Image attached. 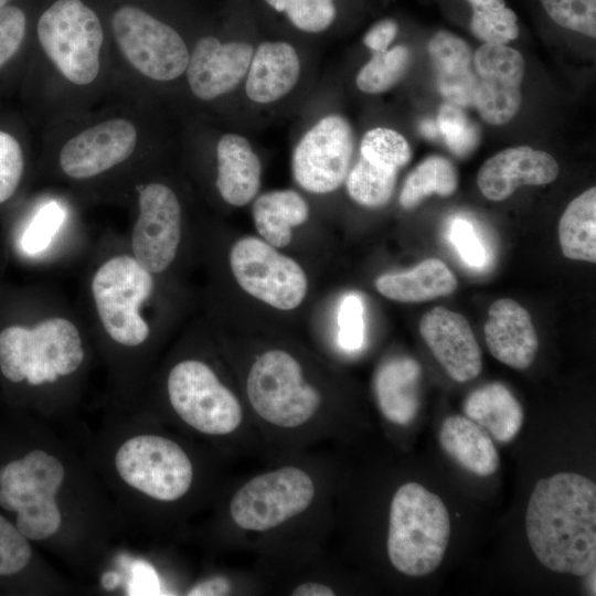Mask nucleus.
I'll list each match as a JSON object with an SVG mask.
<instances>
[{
    "mask_svg": "<svg viewBox=\"0 0 596 596\" xmlns=\"http://www.w3.org/2000/svg\"><path fill=\"white\" fill-rule=\"evenodd\" d=\"M419 333L453 380L465 383L480 374L481 349L462 315L435 307L422 316Z\"/></svg>",
    "mask_w": 596,
    "mask_h": 596,
    "instance_id": "a211bd4d",
    "label": "nucleus"
},
{
    "mask_svg": "<svg viewBox=\"0 0 596 596\" xmlns=\"http://www.w3.org/2000/svg\"><path fill=\"white\" fill-rule=\"evenodd\" d=\"M262 163L249 141L237 134H226L216 146V189L232 206L249 203L260 188Z\"/></svg>",
    "mask_w": 596,
    "mask_h": 596,
    "instance_id": "5701e85b",
    "label": "nucleus"
},
{
    "mask_svg": "<svg viewBox=\"0 0 596 596\" xmlns=\"http://www.w3.org/2000/svg\"><path fill=\"white\" fill-rule=\"evenodd\" d=\"M228 264L246 294L275 309H296L306 298L308 278L304 268L262 238L237 240L230 249Z\"/></svg>",
    "mask_w": 596,
    "mask_h": 596,
    "instance_id": "f8f14e48",
    "label": "nucleus"
},
{
    "mask_svg": "<svg viewBox=\"0 0 596 596\" xmlns=\"http://www.w3.org/2000/svg\"><path fill=\"white\" fill-rule=\"evenodd\" d=\"M162 283L132 256L124 235H104L88 252L82 280L78 310L91 338L116 354L147 350L161 324Z\"/></svg>",
    "mask_w": 596,
    "mask_h": 596,
    "instance_id": "f257e3e1",
    "label": "nucleus"
},
{
    "mask_svg": "<svg viewBox=\"0 0 596 596\" xmlns=\"http://www.w3.org/2000/svg\"><path fill=\"white\" fill-rule=\"evenodd\" d=\"M450 538V519L441 499L417 482L394 493L386 535L393 567L412 577L433 573L441 563Z\"/></svg>",
    "mask_w": 596,
    "mask_h": 596,
    "instance_id": "39448f33",
    "label": "nucleus"
},
{
    "mask_svg": "<svg viewBox=\"0 0 596 596\" xmlns=\"http://www.w3.org/2000/svg\"><path fill=\"white\" fill-rule=\"evenodd\" d=\"M353 147V131L344 117H322L294 150L291 170L296 182L315 194L336 191L345 181Z\"/></svg>",
    "mask_w": 596,
    "mask_h": 596,
    "instance_id": "4468645a",
    "label": "nucleus"
},
{
    "mask_svg": "<svg viewBox=\"0 0 596 596\" xmlns=\"http://www.w3.org/2000/svg\"><path fill=\"white\" fill-rule=\"evenodd\" d=\"M65 479L62 461L42 449L0 468V507L17 512L15 526L28 539L53 536L62 523L55 497Z\"/></svg>",
    "mask_w": 596,
    "mask_h": 596,
    "instance_id": "423d86ee",
    "label": "nucleus"
},
{
    "mask_svg": "<svg viewBox=\"0 0 596 596\" xmlns=\"http://www.w3.org/2000/svg\"><path fill=\"white\" fill-rule=\"evenodd\" d=\"M421 130L423 135L426 136L427 138H436L439 131L438 125L430 119L424 120L422 123Z\"/></svg>",
    "mask_w": 596,
    "mask_h": 596,
    "instance_id": "de8ad7c7",
    "label": "nucleus"
},
{
    "mask_svg": "<svg viewBox=\"0 0 596 596\" xmlns=\"http://www.w3.org/2000/svg\"><path fill=\"white\" fill-rule=\"evenodd\" d=\"M32 556L28 539L0 514V576L23 571Z\"/></svg>",
    "mask_w": 596,
    "mask_h": 596,
    "instance_id": "58836bf2",
    "label": "nucleus"
},
{
    "mask_svg": "<svg viewBox=\"0 0 596 596\" xmlns=\"http://www.w3.org/2000/svg\"><path fill=\"white\" fill-rule=\"evenodd\" d=\"M462 411L467 418L499 443L511 441L523 424V409L519 401L500 382H492L472 391L466 397Z\"/></svg>",
    "mask_w": 596,
    "mask_h": 596,
    "instance_id": "cd10ccee",
    "label": "nucleus"
},
{
    "mask_svg": "<svg viewBox=\"0 0 596 596\" xmlns=\"http://www.w3.org/2000/svg\"><path fill=\"white\" fill-rule=\"evenodd\" d=\"M299 75L300 60L291 44L264 42L252 56L246 74V95L257 104L274 103L296 86Z\"/></svg>",
    "mask_w": 596,
    "mask_h": 596,
    "instance_id": "4be33fe9",
    "label": "nucleus"
},
{
    "mask_svg": "<svg viewBox=\"0 0 596 596\" xmlns=\"http://www.w3.org/2000/svg\"><path fill=\"white\" fill-rule=\"evenodd\" d=\"M397 171L360 156L345 178L347 191L350 198L360 205L383 206L393 195Z\"/></svg>",
    "mask_w": 596,
    "mask_h": 596,
    "instance_id": "2f4dec72",
    "label": "nucleus"
},
{
    "mask_svg": "<svg viewBox=\"0 0 596 596\" xmlns=\"http://www.w3.org/2000/svg\"><path fill=\"white\" fill-rule=\"evenodd\" d=\"M457 187L458 173L455 166L444 157L430 156L407 175L398 201L403 209L411 210L432 194L451 195Z\"/></svg>",
    "mask_w": 596,
    "mask_h": 596,
    "instance_id": "7c9ffc66",
    "label": "nucleus"
},
{
    "mask_svg": "<svg viewBox=\"0 0 596 596\" xmlns=\"http://www.w3.org/2000/svg\"><path fill=\"white\" fill-rule=\"evenodd\" d=\"M89 339L79 310L47 289L29 321L0 330V372L13 384L55 386L84 368Z\"/></svg>",
    "mask_w": 596,
    "mask_h": 596,
    "instance_id": "f03ea898",
    "label": "nucleus"
},
{
    "mask_svg": "<svg viewBox=\"0 0 596 596\" xmlns=\"http://www.w3.org/2000/svg\"><path fill=\"white\" fill-rule=\"evenodd\" d=\"M422 369L409 356L391 358L376 369L373 390L379 409L390 422L409 424L419 409V382Z\"/></svg>",
    "mask_w": 596,
    "mask_h": 596,
    "instance_id": "b1692460",
    "label": "nucleus"
},
{
    "mask_svg": "<svg viewBox=\"0 0 596 596\" xmlns=\"http://www.w3.org/2000/svg\"><path fill=\"white\" fill-rule=\"evenodd\" d=\"M441 95L457 106H472L477 75L469 45L448 31H438L428 43Z\"/></svg>",
    "mask_w": 596,
    "mask_h": 596,
    "instance_id": "393cba45",
    "label": "nucleus"
},
{
    "mask_svg": "<svg viewBox=\"0 0 596 596\" xmlns=\"http://www.w3.org/2000/svg\"><path fill=\"white\" fill-rule=\"evenodd\" d=\"M24 159L18 140L0 130V204L13 196L23 177Z\"/></svg>",
    "mask_w": 596,
    "mask_h": 596,
    "instance_id": "ea45409f",
    "label": "nucleus"
},
{
    "mask_svg": "<svg viewBox=\"0 0 596 596\" xmlns=\"http://www.w3.org/2000/svg\"><path fill=\"white\" fill-rule=\"evenodd\" d=\"M557 174L558 164L550 153L519 146L489 158L478 171L477 185L485 198L498 202L521 185L549 184Z\"/></svg>",
    "mask_w": 596,
    "mask_h": 596,
    "instance_id": "aec40b11",
    "label": "nucleus"
},
{
    "mask_svg": "<svg viewBox=\"0 0 596 596\" xmlns=\"http://www.w3.org/2000/svg\"><path fill=\"white\" fill-rule=\"evenodd\" d=\"M111 24L121 53L142 75L167 82L185 72L189 51L170 25L130 6L118 9Z\"/></svg>",
    "mask_w": 596,
    "mask_h": 596,
    "instance_id": "ddd939ff",
    "label": "nucleus"
},
{
    "mask_svg": "<svg viewBox=\"0 0 596 596\" xmlns=\"http://www.w3.org/2000/svg\"><path fill=\"white\" fill-rule=\"evenodd\" d=\"M409 62L411 53L404 45L373 52L370 61L362 66L356 75V86L368 94L383 93L400 82L406 73Z\"/></svg>",
    "mask_w": 596,
    "mask_h": 596,
    "instance_id": "72a5a7b5",
    "label": "nucleus"
},
{
    "mask_svg": "<svg viewBox=\"0 0 596 596\" xmlns=\"http://www.w3.org/2000/svg\"><path fill=\"white\" fill-rule=\"evenodd\" d=\"M398 31L397 23L384 19L375 23L364 35L363 43L373 52L386 51Z\"/></svg>",
    "mask_w": 596,
    "mask_h": 596,
    "instance_id": "c03bdc74",
    "label": "nucleus"
},
{
    "mask_svg": "<svg viewBox=\"0 0 596 596\" xmlns=\"http://www.w3.org/2000/svg\"><path fill=\"white\" fill-rule=\"evenodd\" d=\"M290 595L292 596H332L336 595L334 589L327 583L310 581L296 585Z\"/></svg>",
    "mask_w": 596,
    "mask_h": 596,
    "instance_id": "49530a36",
    "label": "nucleus"
},
{
    "mask_svg": "<svg viewBox=\"0 0 596 596\" xmlns=\"http://www.w3.org/2000/svg\"><path fill=\"white\" fill-rule=\"evenodd\" d=\"M562 253L574 260L596 262V189L581 193L567 205L558 223Z\"/></svg>",
    "mask_w": 596,
    "mask_h": 596,
    "instance_id": "c756f323",
    "label": "nucleus"
},
{
    "mask_svg": "<svg viewBox=\"0 0 596 596\" xmlns=\"http://www.w3.org/2000/svg\"><path fill=\"white\" fill-rule=\"evenodd\" d=\"M164 391L172 411L195 432L225 437L244 425L241 401L205 360L174 362L166 375Z\"/></svg>",
    "mask_w": 596,
    "mask_h": 596,
    "instance_id": "6e6552de",
    "label": "nucleus"
},
{
    "mask_svg": "<svg viewBox=\"0 0 596 596\" xmlns=\"http://www.w3.org/2000/svg\"><path fill=\"white\" fill-rule=\"evenodd\" d=\"M248 404L267 427L300 433L318 424L324 397L306 376L300 361L284 349H269L252 362L245 379Z\"/></svg>",
    "mask_w": 596,
    "mask_h": 596,
    "instance_id": "20e7f679",
    "label": "nucleus"
},
{
    "mask_svg": "<svg viewBox=\"0 0 596 596\" xmlns=\"http://www.w3.org/2000/svg\"><path fill=\"white\" fill-rule=\"evenodd\" d=\"M8 1L10 0H0V8L4 7Z\"/></svg>",
    "mask_w": 596,
    "mask_h": 596,
    "instance_id": "09e8293b",
    "label": "nucleus"
},
{
    "mask_svg": "<svg viewBox=\"0 0 596 596\" xmlns=\"http://www.w3.org/2000/svg\"><path fill=\"white\" fill-rule=\"evenodd\" d=\"M477 75L473 105L490 125H504L521 106L525 64L517 50L505 44L483 43L472 56Z\"/></svg>",
    "mask_w": 596,
    "mask_h": 596,
    "instance_id": "2eb2a0df",
    "label": "nucleus"
},
{
    "mask_svg": "<svg viewBox=\"0 0 596 596\" xmlns=\"http://www.w3.org/2000/svg\"><path fill=\"white\" fill-rule=\"evenodd\" d=\"M487 347L498 361L525 370L534 361L539 339L530 313L510 298L493 301L483 327Z\"/></svg>",
    "mask_w": 596,
    "mask_h": 596,
    "instance_id": "412c9836",
    "label": "nucleus"
},
{
    "mask_svg": "<svg viewBox=\"0 0 596 596\" xmlns=\"http://www.w3.org/2000/svg\"><path fill=\"white\" fill-rule=\"evenodd\" d=\"M25 33V15L14 6L0 8V68L17 53Z\"/></svg>",
    "mask_w": 596,
    "mask_h": 596,
    "instance_id": "37998d69",
    "label": "nucleus"
},
{
    "mask_svg": "<svg viewBox=\"0 0 596 596\" xmlns=\"http://www.w3.org/2000/svg\"><path fill=\"white\" fill-rule=\"evenodd\" d=\"M136 145L137 131L130 121L109 119L70 139L61 149L57 163L68 179L87 181L124 163Z\"/></svg>",
    "mask_w": 596,
    "mask_h": 596,
    "instance_id": "f3484780",
    "label": "nucleus"
},
{
    "mask_svg": "<svg viewBox=\"0 0 596 596\" xmlns=\"http://www.w3.org/2000/svg\"><path fill=\"white\" fill-rule=\"evenodd\" d=\"M363 304L355 294L343 297L338 310V343L349 352L358 351L364 342Z\"/></svg>",
    "mask_w": 596,
    "mask_h": 596,
    "instance_id": "a19ab883",
    "label": "nucleus"
},
{
    "mask_svg": "<svg viewBox=\"0 0 596 596\" xmlns=\"http://www.w3.org/2000/svg\"><path fill=\"white\" fill-rule=\"evenodd\" d=\"M458 286L454 273L438 258H427L414 268L389 273L375 279L376 290L400 302H423L453 294Z\"/></svg>",
    "mask_w": 596,
    "mask_h": 596,
    "instance_id": "bb28decb",
    "label": "nucleus"
},
{
    "mask_svg": "<svg viewBox=\"0 0 596 596\" xmlns=\"http://www.w3.org/2000/svg\"><path fill=\"white\" fill-rule=\"evenodd\" d=\"M136 207L130 231L124 235L126 245L145 268L164 280L183 247L180 199L170 185L152 181L137 188Z\"/></svg>",
    "mask_w": 596,
    "mask_h": 596,
    "instance_id": "1a4fd4ad",
    "label": "nucleus"
},
{
    "mask_svg": "<svg viewBox=\"0 0 596 596\" xmlns=\"http://www.w3.org/2000/svg\"><path fill=\"white\" fill-rule=\"evenodd\" d=\"M317 496V480L307 469L285 465L238 487L228 502V517L238 531L268 533L306 513Z\"/></svg>",
    "mask_w": 596,
    "mask_h": 596,
    "instance_id": "0eeeda50",
    "label": "nucleus"
},
{
    "mask_svg": "<svg viewBox=\"0 0 596 596\" xmlns=\"http://www.w3.org/2000/svg\"><path fill=\"white\" fill-rule=\"evenodd\" d=\"M121 480L159 502H175L191 489L194 470L185 450L174 440L152 434L130 437L115 455Z\"/></svg>",
    "mask_w": 596,
    "mask_h": 596,
    "instance_id": "9b49d317",
    "label": "nucleus"
},
{
    "mask_svg": "<svg viewBox=\"0 0 596 596\" xmlns=\"http://www.w3.org/2000/svg\"><path fill=\"white\" fill-rule=\"evenodd\" d=\"M360 156L371 162L398 170L411 160L412 150L400 132L377 127L364 134Z\"/></svg>",
    "mask_w": 596,
    "mask_h": 596,
    "instance_id": "c9c22d12",
    "label": "nucleus"
},
{
    "mask_svg": "<svg viewBox=\"0 0 596 596\" xmlns=\"http://www.w3.org/2000/svg\"><path fill=\"white\" fill-rule=\"evenodd\" d=\"M252 214L260 238L283 248L291 243L292 228L308 221L309 206L295 190H274L254 201Z\"/></svg>",
    "mask_w": 596,
    "mask_h": 596,
    "instance_id": "c85d7f7f",
    "label": "nucleus"
},
{
    "mask_svg": "<svg viewBox=\"0 0 596 596\" xmlns=\"http://www.w3.org/2000/svg\"><path fill=\"white\" fill-rule=\"evenodd\" d=\"M536 558L555 573L588 575L596 567V486L574 472L540 479L525 514Z\"/></svg>",
    "mask_w": 596,
    "mask_h": 596,
    "instance_id": "7ed1b4c3",
    "label": "nucleus"
},
{
    "mask_svg": "<svg viewBox=\"0 0 596 596\" xmlns=\"http://www.w3.org/2000/svg\"><path fill=\"white\" fill-rule=\"evenodd\" d=\"M560 26L596 38V0H540Z\"/></svg>",
    "mask_w": 596,
    "mask_h": 596,
    "instance_id": "e433bc0d",
    "label": "nucleus"
},
{
    "mask_svg": "<svg viewBox=\"0 0 596 596\" xmlns=\"http://www.w3.org/2000/svg\"><path fill=\"white\" fill-rule=\"evenodd\" d=\"M231 581L224 576H213L191 587L187 595L190 596H215L227 595L232 592Z\"/></svg>",
    "mask_w": 596,
    "mask_h": 596,
    "instance_id": "a18cd8bd",
    "label": "nucleus"
},
{
    "mask_svg": "<svg viewBox=\"0 0 596 596\" xmlns=\"http://www.w3.org/2000/svg\"><path fill=\"white\" fill-rule=\"evenodd\" d=\"M449 240L467 265L479 268L486 264V248L468 220L455 217L451 221Z\"/></svg>",
    "mask_w": 596,
    "mask_h": 596,
    "instance_id": "79ce46f5",
    "label": "nucleus"
},
{
    "mask_svg": "<svg viewBox=\"0 0 596 596\" xmlns=\"http://www.w3.org/2000/svg\"><path fill=\"white\" fill-rule=\"evenodd\" d=\"M253 54L254 47L247 42L201 38L185 70L194 96L212 100L233 91L246 76Z\"/></svg>",
    "mask_w": 596,
    "mask_h": 596,
    "instance_id": "6ab92c4d",
    "label": "nucleus"
},
{
    "mask_svg": "<svg viewBox=\"0 0 596 596\" xmlns=\"http://www.w3.org/2000/svg\"><path fill=\"white\" fill-rule=\"evenodd\" d=\"M272 9L284 13L300 31L320 33L334 21V0H264Z\"/></svg>",
    "mask_w": 596,
    "mask_h": 596,
    "instance_id": "f704fd0d",
    "label": "nucleus"
},
{
    "mask_svg": "<svg viewBox=\"0 0 596 596\" xmlns=\"http://www.w3.org/2000/svg\"><path fill=\"white\" fill-rule=\"evenodd\" d=\"M472 9L470 29L483 43L507 44L519 36L517 14L504 0H467Z\"/></svg>",
    "mask_w": 596,
    "mask_h": 596,
    "instance_id": "473e14b6",
    "label": "nucleus"
},
{
    "mask_svg": "<svg viewBox=\"0 0 596 596\" xmlns=\"http://www.w3.org/2000/svg\"><path fill=\"white\" fill-rule=\"evenodd\" d=\"M438 129L449 149L457 156L470 153L478 145V127L457 105L449 103L441 106Z\"/></svg>",
    "mask_w": 596,
    "mask_h": 596,
    "instance_id": "4c0bfd02",
    "label": "nucleus"
},
{
    "mask_svg": "<svg viewBox=\"0 0 596 596\" xmlns=\"http://www.w3.org/2000/svg\"><path fill=\"white\" fill-rule=\"evenodd\" d=\"M38 38L50 60L76 85L92 83L99 72L103 29L81 0H57L38 22Z\"/></svg>",
    "mask_w": 596,
    "mask_h": 596,
    "instance_id": "9d476101",
    "label": "nucleus"
},
{
    "mask_svg": "<svg viewBox=\"0 0 596 596\" xmlns=\"http://www.w3.org/2000/svg\"><path fill=\"white\" fill-rule=\"evenodd\" d=\"M15 246L21 257L50 268L88 254L93 245L72 222L68 207L60 200L47 199L23 222Z\"/></svg>",
    "mask_w": 596,
    "mask_h": 596,
    "instance_id": "dca6fc26",
    "label": "nucleus"
},
{
    "mask_svg": "<svg viewBox=\"0 0 596 596\" xmlns=\"http://www.w3.org/2000/svg\"><path fill=\"white\" fill-rule=\"evenodd\" d=\"M439 444L459 466L480 477L494 473L500 458L491 436L478 424L461 415L445 418Z\"/></svg>",
    "mask_w": 596,
    "mask_h": 596,
    "instance_id": "a878e982",
    "label": "nucleus"
}]
</instances>
